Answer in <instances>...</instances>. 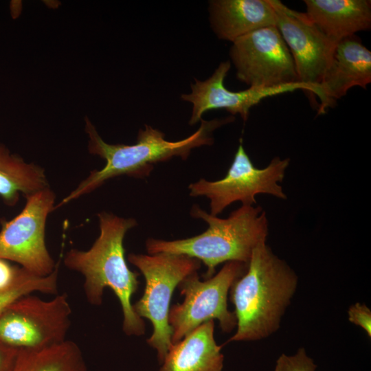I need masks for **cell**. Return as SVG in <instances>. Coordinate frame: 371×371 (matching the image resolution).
Returning a JSON list of instances; mask_svg holds the SVG:
<instances>
[{"label":"cell","instance_id":"6da1fadb","mask_svg":"<svg viewBox=\"0 0 371 371\" xmlns=\"http://www.w3.org/2000/svg\"><path fill=\"white\" fill-rule=\"evenodd\" d=\"M297 285V275L286 262L275 255L266 242L258 245L245 273L229 292L237 324L227 342L258 341L275 333Z\"/></svg>","mask_w":371,"mask_h":371},{"label":"cell","instance_id":"7a4b0ae2","mask_svg":"<svg viewBox=\"0 0 371 371\" xmlns=\"http://www.w3.org/2000/svg\"><path fill=\"white\" fill-rule=\"evenodd\" d=\"M98 216L100 235L93 245L87 251L70 249L64 264L83 276L84 293L89 304L101 305L104 289H111L121 304L124 333L128 336L143 335L144 321L135 313L131 302L139 286L138 273L128 268L123 245L126 232L137 225V221L105 212Z\"/></svg>","mask_w":371,"mask_h":371},{"label":"cell","instance_id":"3957f363","mask_svg":"<svg viewBox=\"0 0 371 371\" xmlns=\"http://www.w3.org/2000/svg\"><path fill=\"white\" fill-rule=\"evenodd\" d=\"M234 120L233 115L209 121L201 120L196 131L186 139L176 142L166 140L164 133L145 125L144 129L139 131L137 142L126 145L105 142L89 119L85 117L89 151L104 159L106 164L100 170L91 171L54 209L92 192L111 178L122 175L142 178L148 176L154 165L159 162L168 161L174 157L186 160L192 149L212 145L214 143L213 132Z\"/></svg>","mask_w":371,"mask_h":371},{"label":"cell","instance_id":"277c9868","mask_svg":"<svg viewBox=\"0 0 371 371\" xmlns=\"http://www.w3.org/2000/svg\"><path fill=\"white\" fill-rule=\"evenodd\" d=\"M190 215L203 220L207 229L197 236L175 240L148 238L150 255L159 253L184 255L203 262L207 267L205 279L212 277L217 265L227 262L248 265L254 249L266 242L268 221L260 207L242 205L226 218L208 214L194 205Z\"/></svg>","mask_w":371,"mask_h":371},{"label":"cell","instance_id":"5b68a950","mask_svg":"<svg viewBox=\"0 0 371 371\" xmlns=\"http://www.w3.org/2000/svg\"><path fill=\"white\" fill-rule=\"evenodd\" d=\"M127 259L145 278L143 295L133 304V308L139 317L151 322L153 330L146 342L156 350L161 363L172 346L168 323L172 293L184 278L197 272L201 262L187 256L168 253L130 254Z\"/></svg>","mask_w":371,"mask_h":371},{"label":"cell","instance_id":"8992f818","mask_svg":"<svg viewBox=\"0 0 371 371\" xmlns=\"http://www.w3.org/2000/svg\"><path fill=\"white\" fill-rule=\"evenodd\" d=\"M247 265L239 262H225L218 273L201 281L197 272L184 278L178 289L184 300L170 308L168 323L172 344L202 324L216 319L223 332L236 327L234 312L227 308V295L232 284L246 271Z\"/></svg>","mask_w":371,"mask_h":371},{"label":"cell","instance_id":"52a82bcc","mask_svg":"<svg viewBox=\"0 0 371 371\" xmlns=\"http://www.w3.org/2000/svg\"><path fill=\"white\" fill-rule=\"evenodd\" d=\"M71 308L66 293L44 300L31 294L0 315V341L17 350H36L65 341Z\"/></svg>","mask_w":371,"mask_h":371},{"label":"cell","instance_id":"ba28073f","mask_svg":"<svg viewBox=\"0 0 371 371\" xmlns=\"http://www.w3.org/2000/svg\"><path fill=\"white\" fill-rule=\"evenodd\" d=\"M289 159L274 157L264 168L254 166L243 144L238 146L233 162L225 177L209 181L201 179L190 184L191 196H206L210 201V214L217 216L230 204L240 201L245 205L256 203V196L268 194L286 199L282 188L278 183L284 177Z\"/></svg>","mask_w":371,"mask_h":371},{"label":"cell","instance_id":"9c48e42d","mask_svg":"<svg viewBox=\"0 0 371 371\" xmlns=\"http://www.w3.org/2000/svg\"><path fill=\"white\" fill-rule=\"evenodd\" d=\"M21 212L1 221L0 258L16 262L38 276L50 275L56 268L45 244L47 216L54 210L55 194L46 188L25 196Z\"/></svg>","mask_w":371,"mask_h":371},{"label":"cell","instance_id":"30bf717a","mask_svg":"<svg viewBox=\"0 0 371 371\" xmlns=\"http://www.w3.org/2000/svg\"><path fill=\"white\" fill-rule=\"evenodd\" d=\"M229 56L237 78L249 87L275 88L300 82L292 56L276 26L238 38L232 43Z\"/></svg>","mask_w":371,"mask_h":371},{"label":"cell","instance_id":"8fae6325","mask_svg":"<svg viewBox=\"0 0 371 371\" xmlns=\"http://www.w3.org/2000/svg\"><path fill=\"white\" fill-rule=\"evenodd\" d=\"M269 1L276 14V26L292 56L299 82L308 86L315 95L337 44L305 12L293 10L279 0Z\"/></svg>","mask_w":371,"mask_h":371},{"label":"cell","instance_id":"7c38bea8","mask_svg":"<svg viewBox=\"0 0 371 371\" xmlns=\"http://www.w3.org/2000/svg\"><path fill=\"white\" fill-rule=\"evenodd\" d=\"M230 67L229 61L221 63L210 78L203 81L195 79L190 85L191 93L181 95L182 100L192 104L190 125L201 121L206 111L219 109H225L232 115L239 114L246 121L250 109L266 98L297 89L311 93V89L301 82L275 88L249 87L243 91H231L224 85Z\"/></svg>","mask_w":371,"mask_h":371},{"label":"cell","instance_id":"4fadbf2b","mask_svg":"<svg viewBox=\"0 0 371 371\" xmlns=\"http://www.w3.org/2000/svg\"><path fill=\"white\" fill-rule=\"evenodd\" d=\"M355 36L336 45L332 61L317 88L319 114L324 113L350 88L365 89L371 82V52Z\"/></svg>","mask_w":371,"mask_h":371},{"label":"cell","instance_id":"5bb4252c","mask_svg":"<svg viewBox=\"0 0 371 371\" xmlns=\"http://www.w3.org/2000/svg\"><path fill=\"white\" fill-rule=\"evenodd\" d=\"M210 21L216 35L233 43L258 29L276 26V14L269 0H213Z\"/></svg>","mask_w":371,"mask_h":371},{"label":"cell","instance_id":"9a60e30c","mask_svg":"<svg viewBox=\"0 0 371 371\" xmlns=\"http://www.w3.org/2000/svg\"><path fill=\"white\" fill-rule=\"evenodd\" d=\"M305 14L337 44L355 33L370 29V0H304Z\"/></svg>","mask_w":371,"mask_h":371},{"label":"cell","instance_id":"2e32d148","mask_svg":"<svg viewBox=\"0 0 371 371\" xmlns=\"http://www.w3.org/2000/svg\"><path fill=\"white\" fill-rule=\"evenodd\" d=\"M221 348L214 338V321L210 320L172 344L159 371H222Z\"/></svg>","mask_w":371,"mask_h":371},{"label":"cell","instance_id":"e0dca14e","mask_svg":"<svg viewBox=\"0 0 371 371\" xmlns=\"http://www.w3.org/2000/svg\"><path fill=\"white\" fill-rule=\"evenodd\" d=\"M46 188L43 168L25 161L0 143V197L5 204L14 206L20 194L27 196Z\"/></svg>","mask_w":371,"mask_h":371},{"label":"cell","instance_id":"ac0fdd59","mask_svg":"<svg viewBox=\"0 0 371 371\" xmlns=\"http://www.w3.org/2000/svg\"><path fill=\"white\" fill-rule=\"evenodd\" d=\"M13 371H87L78 345L65 341L36 350H19Z\"/></svg>","mask_w":371,"mask_h":371},{"label":"cell","instance_id":"d6986e66","mask_svg":"<svg viewBox=\"0 0 371 371\" xmlns=\"http://www.w3.org/2000/svg\"><path fill=\"white\" fill-rule=\"evenodd\" d=\"M58 276V268L47 276L34 275L23 268L15 282L0 293V315L14 302L33 292L57 295Z\"/></svg>","mask_w":371,"mask_h":371},{"label":"cell","instance_id":"ffe728a7","mask_svg":"<svg viewBox=\"0 0 371 371\" xmlns=\"http://www.w3.org/2000/svg\"><path fill=\"white\" fill-rule=\"evenodd\" d=\"M317 365L302 347L292 355L281 354L276 361L273 371H315Z\"/></svg>","mask_w":371,"mask_h":371},{"label":"cell","instance_id":"44dd1931","mask_svg":"<svg viewBox=\"0 0 371 371\" xmlns=\"http://www.w3.org/2000/svg\"><path fill=\"white\" fill-rule=\"evenodd\" d=\"M348 316L350 322L361 327L369 337H371V311L365 304L356 302L351 305Z\"/></svg>","mask_w":371,"mask_h":371},{"label":"cell","instance_id":"7402d4cb","mask_svg":"<svg viewBox=\"0 0 371 371\" xmlns=\"http://www.w3.org/2000/svg\"><path fill=\"white\" fill-rule=\"evenodd\" d=\"M22 270L23 267L12 265L8 260L0 258V293L15 282Z\"/></svg>","mask_w":371,"mask_h":371},{"label":"cell","instance_id":"603a6c76","mask_svg":"<svg viewBox=\"0 0 371 371\" xmlns=\"http://www.w3.org/2000/svg\"><path fill=\"white\" fill-rule=\"evenodd\" d=\"M19 351L0 341V371H13Z\"/></svg>","mask_w":371,"mask_h":371}]
</instances>
